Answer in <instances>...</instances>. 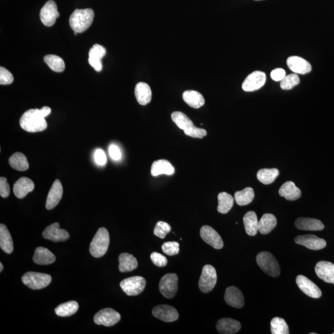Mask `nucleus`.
<instances>
[{
    "label": "nucleus",
    "mask_w": 334,
    "mask_h": 334,
    "mask_svg": "<svg viewBox=\"0 0 334 334\" xmlns=\"http://www.w3.org/2000/svg\"><path fill=\"white\" fill-rule=\"evenodd\" d=\"M51 111L52 110L48 106H43L41 109H31L22 115L19 124L26 132H43L47 129L48 126L45 118L50 114Z\"/></svg>",
    "instance_id": "nucleus-1"
},
{
    "label": "nucleus",
    "mask_w": 334,
    "mask_h": 334,
    "mask_svg": "<svg viewBox=\"0 0 334 334\" xmlns=\"http://www.w3.org/2000/svg\"><path fill=\"white\" fill-rule=\"evenodd\" d=\"M94 12L90 8L77 9L69 18V25L74 33H82L90 28L93 23Z\"/></svg>",
    "instance_id": "nucleus-2"
},
{
    "label": "nucleus",
    "mask_w": 334,
    "mask_h": 334,
    "mask_svg": "<svg viewBox=\"0 0 334 334\" xmlns=\"http://www.w3.org/2000/svg\"><path fill=\"white\" fill-rule=\"evenodd\" d=\"M171 119L188 136L202 139L207 134L206 130L195 127L190 118L181 111H174L171 114Z\"/></svg>",
    "instance_id": "nucleus-3"
},
{
    "label": "nucleus",
    "mask_w": 334,
    "mask_h": 334,
    "mask_svg": "<svg viewBox=\"0 0 334 334\" xmlns=\"http://www.w3.org/2000/svg\"><path fill=\"white\" fill-rule=\"evenodd\" d=\"M110 244V235L105 228L101 227L97 232L90 244L91 255L94 258H99L105 255Z\"/></svg>",
    "instance_id": "nucleus-4"
},
{
    "label": "nucleus",
    "mask_w": 334,
    "mask_h": 334,
    "mask_svg": "<svg viewBox=\"0 0 334 334\" xmlns=\"http://www.w3.org/2000/svg\"><path fill=\"white\" fill-rule=\"evenodd\" d=\"M256 262L259 267L266 274L272 277H277L280 273V267L277 260L272 254L263 251L256 256Z\"/></svg>",
    "instance_id": "nucleus-5"
},
{
    "label": "nucleus",
    "mask_w": 334,
    "mask_h": 334,
    "mask_svg": "<svg viewBox=\"0 0 334 334\" xmlns=\"http://www.w3.org/2000/svg\"><path fill=\"white\" fill-rule=\"evenodd\" d=\"M52 277L47 273L28 272L22 277V282L24 285L33 290L44 289L52 282Z\"/></svg>",
    "instance_id": "nucleus-6"
},
{
    "label": "nucleus",
    "mask_w": 334,
    "mask_h": 334,
    "mask_svg": "<svg viewBox=\"0 0 334 334\" xmlns=\"http://www.w3.org/2000/svg\"><path fill=\"white\" fill-rule=\"evenodd\" d=\"M146 280L141 276L125 278L120 282V287L128 296H136L144 291Z\"/></svg>",
    "instance_id": "nucleus-7"
},
{
    "label": "nucleus",
    "mask_w": 334,
    "mask_h": 334,
    "mask_svg": "<svg viewBox=\"0 0 334 334\" xmlns=\"http://www.w3.org/2000/svg\"><path fill=\"white\" fill-rule=\"evenodd\" d=\"M217 275L215 268L211 265L204 266L202 268L199 281L200 291L204 294L211 292L217 284Z\"/></svg>",
    "instance_id": "nucleus-8"
},
{
    "label": "nucleus",
    "mask_w": 334,
    "mask_h": 334,
    "mask_svg": "<svg viewBox=\"0 0 334 334\" xmlns=\"http://www.w3.org/2000/svg\"><path fill=\"white\" fill-rule=\"evenodd\" d=\"M178 281V277L176 273H167L160 281V292L167 299H173L177 292Z\"/></svg>",
    "instance_id": "nucleus-9"
},
{
    "label": "nucleus",
    "mask_w": 334,
    "mask_h": 334,
    "mask_svg": "<svg viewBox=\"0 0 334 334\" xmlns=\"http://www.w3.org/2000/svg\"><path fill=\"white\" fill-rule=\"evenodd\" d=\"M120 313L111 308L101 309L94 316V321L98 325L106 327L114 326L120 321Z\"/></svg>",
    "instance_id": "nucleus-10"
},
{
    "label": "nucleus",
    "mask_w": 334,
    "mask_h": 334,
    "mask_svg": "<svg viewBox=\"0 0 334 334\" xmlns=\"http://www.w3.org/2000/svg\"><path fill=\"white\" fill-rule=\"evenodd\" d=\"M60 16L58 11L57 4L53 0H49L41 9L40 13V20L43 25L51 27L54 25L56 20Z\"/></svg>",
    "instance_id": "nucleus-11"
},
{
    "label": "nucleus",
    "mask_w": 334,
    "mask_h": 334,
    "mask_svg": "<svg viewBox=\"0 0 334 334\" xmlns=\"http://www.w3.org/2000/svg\"><path fill=\"white\" fill-rule=\"evenodd\" d=\"M266 75L265 72L256 71L247 76L242 84V89L246 92H253L259 90L265 85Z\"/></svg>",
    "instance_id": "nucleus-12"
},
{
    "label": "nucleus",
    "mask_w": 334,
    "mask_h": 334,
    "mask_svg": "<svg viewBox=\"0 0 334 334\" xmlns=\"http://www.w3.org/2000/svg\"><path fill=\"white\" fill-rule=\"evenodd\" d=\"M152 314L157 319L166 323H171L178 319L177 310L173 306L167 304L158 305L152 309Z\"/></svg>",
    "instance_id": "nucleus-13"
},
{
    "label": "nucleus",
    "mask_w": 334,
    "mask_h": 334,
    "mask_svg": "<svg viewBox=\"0 0 334 334\" xmlns=\"http://www.w3.org/2000/svg\"><path fill=\"white\" fill-rule=\"evenodd\" d=\"M296 282L299 289L307 296L313 299H319L322 296L320 289L305 276L301 275L297 276Z\"/></svg>",
    "instance_id": "nucleus-14"
},
{
    "label": "nucleus",
    "mask_w": 334,
    "mask_h": 334,
    "mask_svg": "<svg viewBox=\"0 0 334 334\" xmlns=\"http://www.w3.org/2000/svg\"><path fill=\"white\" fill-rule=\"evenodd\" d=\"M42 235L45 239L55 243L67 241L70 237L68 232L60 229V224L57 222L48 226L43 232Z\"/></svg>",
    "instance_id": "nucleus-15"
},
{
    "label": "nucleus",
    "mask_w": 334,
    "mask_h": 334,
    "mask_svg": "<svg viewBox=\"0 0 334 334\" xmlns=\"http://www.w3.org/2000/svg\"><path fill=\"white\" fill-rule=\"evenodd\" d=\"M200 235L205 243L214 249H220L224 247V241L221 236L211 227L203 226L200 229Z\"/></svg>",
    "instance_id": "nucleus-16"
},
{
    "label": "nucleus",
    "mask_w": 334,
    "mask_h": 334,
    "mask_svg": "<svg viewBox=\"0 0 334 334\" xmlns=\"http://www.w3.org/2000/svg\"><path fill=\"white\" fill-rule=\"evenodd\" d=\"M295 243L306 247L311 250H320L326 246V241L324 239L314 235V234H306V235L298 236L295 239Z\"/></svg>",
    "instance_id": "nucleus-17"
},
{
    "label": "nucleus",
    "mask_w": 334,
    "mask_h": 334,
    "mask_svg": "<svg viewBox=\"0 0 334 334\" xmlns=\"http://www.w3.org/2000/svg\"><path fill=\"white\" fill-rule=\"evenodd\" d=\"M63 193H64V189H63L61 181L59 180H56L48 193L47 200H46V209L48 210L54 209L61 200Z\"/></svg>",
    "instance_id": "nucleus-18"
},
{
    "label": "nucleus",
    "mask_w": 334,
    "mask_h": 334,
    "mask_svg": "<svg viewBox=\"0 0 334 334\" xmlns=\"http://www.w3.org/2000/svg\"><path fill=\"white\" fill-rule=\"evenodd\" d=\"M106 53V50L103 46L99 44L93 45L89 50L88 62L89 65L97 72H100L103 69L101 59Z\"/></svg>",
    "instance_id": "nucleus-19"
},
{
    "label": "nucleus",
    "mask_w": 334,
    "mask_h": 334,
    "mask_svg": "<svg viewBox=\"0 0 334 334\" xmlns=\"http://www.w3.org/2000/svg\"><path fill=\"white\" fill-rule=\"evenodd\" d=\"M315 272L318 277L329 284H334V265L328 261H320L316 266Z\"/></svg>",
    "instance_id": "nucleus-20"
},
{
    "label": "nucleus",
    "mask_w": 334,
    "mask_h": 334,
    "mask_svg": "<svg viewBox=\"0 0 334 334\" xmlns=\"http://www.w3.org/2000/svg\"><path fill=\"white\" fill-rule=\"evenodd\" d=\"M287 64L289 69L295 74H306L312 70L311 65L308 62L297 56L290 57L287 59Z\"/></svg>",
    "instance_id": "nucleus-21"
},
{
    "label": "nucleus",
    "mask_w": 334,
    "mask_h": 334,
    "mask_svg": "<svg viewBox=\"0 0 334 334\" xmlns=\"http://www.w3.org/2000/svg\"><path fill=\"white\" fill-rule=\"evenodd\" d=\"M224 299L227 304L234 308H241L244 306L243 295L241 290L235 287L227 288L224 295Z\"/></svg>",
    "instance_id": "nucleus-22"
},
{
    "label": "nucleus",
    "mask_w": 334,
    "mask_h": 334,
    "mask_svg": "<svg viewBox=\"0 0 334 334\" xmlns=\"http://www.w3.org/2000/svg\"><path fill=\"white\" fill-rule=\"evenodd\" d=\"M34 183L31 179L27 177H21L14 183L13 192L14 195L19 199H23L34 190Z\"/></svg>",
    "instance_id": "nucleus-23"
},
{
    "label": "nucleus",
    "mask_w": 334,
    "mask_h": 334,
    "mask_svg": "<svg viewBox=\"0 0 334 334\" xmlns=\"http://www.w3.org/2000/svg\"><path fill=\"white\" fill-rule=\"evenodd\" d=\"M298 229L305 231H321L324 226L320 220L312 218L300 217L295 221Z\"/></svg>",
    "instance_id": "nucleus-24"
},
{
    "label": "nucleus",
    "mask_w": 334,
    "mask_h": 334,
    "mask_svg": "<svg viewBox=\"0 0 334 334\" xmlns=\"http://www.w3.org/2000/svg\"><path fill=\"white\" fill-rule=\"evenodd\" d=\"M241 328L238 321L231 318H223L218 321L216 328L220 334H234L238 333Z\"/></svg>",
    "instance_id": "nucleus-25"
},
{
    "label": "nucleus",
    "mask_w": 334,
    "mask_h": 334,
    "mask_svg": "<svg viewBox=\"0 0 334 334\" xmlns=\"http://www.w3.org/2000/svg\"><path fill=\"white\" fill-rule=\"evenodd\" d=\"M33 261L38 265H48L55 262L56 256L49 249L43 247H38L35 249Z\"/></svg>",
    "instance_id": "nucleus-26"
},
{
    "label": "nucleus",
    "mask_w": 334,
    "mask_h": 334,
    "mask_svg": "<svg viewBox=\"0 0 334 334\" xmlns=\"http://www.w3.org/2000/svg\"><path fill=\"white\" fill-rule=\"evenodd\" d=\"M135 96L140 105H146L151 101V89L147 83L143 82H139L135 86Z\"/></svg>",
    "instance_id": "nucleus-27"
},
{
    "label": "nucleus",
    "mask_w": 334,
    "mask_h": 334,
    "mask_svg": "<svg viewBox=\"0 0 334 334\" xmlns=\"http://www.w3.org/2000/svg\"><path fill=\"white\" fill-rule=\"evenodd\" d=\"M280 197H284L288 200H295L301 197V191L297 187L293 181H287L281 187L279 191Z\"/></svg>",
    "instance_id": "nucleus-28"
},
{
    "label": "nucleus",
    "mask_w": 334,
    "mask_h": 334,
    "mask_svg": "<svg viewBox=\"0 0 334 334\" xmlns=\"http://www.w3.org/2000/svg\"><path fill=\"white\" fill-rule=\"evenodd\" d=\"M175 173V168L167 160H159L155 161L151 167V175L157 176L162 174L171 175Z\"/></svg>",
    "instance_id": "nucleus-29"
},
{
    "label": "nucleus",
    "mask_w": 334,
    "mask_h": 334,
    "mask_svg": "<svg viewBox=\"0 0 334 334\" xmlns=\"http://www.w3.org/2000/svg\"><path fill=\"white\" fill-rule=\"evenodd\" d=\"M0 247L4 253L11 254L14 250L13 239L5 225H0Z\"/></svg>",
    "instance_id": "nucleus-30"
},
{
    "label": "nucleus",
    "mask_w": 334,
    "mask_h": 334,
    "mask_svg": "<svg viewBox=\"0 0 334 334\" xmlns=\"http://www.w3.org/2000/svg\"><path fill=\"white\" fill-rule=\"evenodd\" d=\"M118 261H119L118 268L121 272H131L137 267L138 263L136 259L129 253L121 254L118 257Z\"/></svg>",
    "instance_id": "nucleus-31"
},
{
    "label": "nucleus",
    "mask_w": 334,
    "mask_h": 334,
    "mask_svg": "<svg viewBox=\"0 0 334 334\" xmlns=\"http://www.w3.org/2000/svg\"><path fill=\"white\" fill-rule=\"evenodd\" d=\"M183 99L189 106L194 108H200L205 103L204 97L199 92L196 91L184 92Z\"/></svg>",
    "instance_id": "nucleus-32"
},
{
    "label": "nucleus",
    "mask_w": 334,
    "mask_h": 334,
    "mask_svg": "<svg viewBox=\"0 0 334 334\" xmlns=\"http://www.w3.org/2000/svg\"><path fill=\"white\" fill-rule=\"evenodd\" d=\"M243 223L244 229L248 235L254 236L258 234L259 221L255 212H247L243 217Z\"/></svg>",
    "instance_id": "nucleus-33"
},
{
    "label": "nucleus",
    "mask_w": 334,
    "mask_h": 334,
    "mask_svg": "<svg viewBox=\"0 0 334 334\" xmlns=\"http://www.w3.org/2000/svg\"><path fill=\"white\" fill-rule=\"evenodd\" d=\"M277 220L273 214H265L259 221L258 231L261 234H267L277 226Z\"/></svg>",
    "instance_id": "nucleus-34"
},
{
    "label": "nucleus",
    "mask_w": 334,
    "mask_h": 334,
    "mask_svg": "<svg viewBox=\"0 0 334 334\" xmlns=\"http://www.w3.org/2000/svg\"><path fill=\"white\" fill-rule=\"evenodd\" d=\"M217 210L219 213L226 214L231 210L234 204V198L229 193L222 192L218 195Z\"/></svg>",
    "instance_id": "nucleus-35"
},
{
    "label": "nucleus",
    "mask_w": 334,
    "mask_h": 334,
    "mask_svg": "<svg viewBox=\"0 0 334 334\" xmlns=\"http://www.w3.org/2000/svg\"><path fill=\"white\" fill-rule=\"evenodd\" d=\"M255 198V192L253 188L247 187L244 190L236 191L234 193V200L236 204L244 206V205H248L253 201Z\"/></svg>",
    "instance_id": "nucleus-36"
},
{
    "label": "nucleus",
    "mask_w": 334,
    "mask_h": 334,
    "mask_svg": "<svg viewBox=\"0 0 334 334\" xmlns=\"http://www.w3.org/2000/svg\"><path fill=\"white\" fill-rule=\"evenodd\" d=\"M9 163L12 168L18 171L28 170L30 165L26 157L21 152H16L9 159Z\"/></svg>",
    "instance_id": "nucleus-37"
},
{
    "label": "nucleus",
    "mask_w": 334,
    "mask_h": 334,
    "mask_svg": "<svg viewBox=\"0 0 334 334\" xmlns=\"http://www.w3.org/2000/svg\"><path fill=\"white\" fill-rule=\"evenodd\" d=\"M78 309L79 304L76 301H70L58 306L55 312L60 317H69L76 313Z\"/></svg>",
    "instance_id": "nucleus-38"
},
{
    "label": "nucleus",
    "mask_w": 334,
    "mask_h": 334,
    "mask_svg": "<svg viewBox=\"0 0 334 334\" xmlns=\"http://www.w3.org/2000/svg\"><path fill=\"white\" fill-rule=\"evenodd\" d=\"M279 175V171L277 168H264L258 171L257 178L260 182L265 185H270Z\"/></svg>",
    "instance_id": "nucleus-39"
},
{
    "label": "nucleus",
    "mask_w": 334,
    "mask_h": 334,
    "mask_svg": "<svg viewBox=\"0 0 334 334\" xmlns=\"http://www.w3.org/2000/svg\"><path fill=\"white\" fill-rule=\"evenodd\" d=\"M43 60L48 67L53 71L62 72L65 69V64L64 60L59 56L48 55L45 56Z\"/></svg>",
    "instance_id": "nucleus-40"
},
{
    "label": "nucleus",
    "mask_w": 334,
    "mask_h": 334,
    "mask_svg": "<svg viewBox=\"0 0 334 334\" xmlns=\"http://www.w3.org/2000/svg\"><path fill=\"white\" fill-rule=\"evenodd\" d=\"M271 333L272 334H289V329L284 319L276 317L270 322Z\"/></svg>",
    "instance_id": "nucleus-41"
},
{
    "label": "nucleus",
    "mask_w": 334,
    "mask_h": 334,
    "mask_svg": "<svg viewBox=\"0 0 334 334\" xmlns=\"http://www.w3.org/2000/svg\"><path fill=\"white\" fill-rule=\"evenodd\" d=\"M300 80L297 74L288 75L280 81V88L283 90H290L299 85Z\"/></svg>",
    "instance_id": "nucleus-42"
},
{
    "label": "nucleus",
    "mask_w": 334,
    "mask_h": 334,
    "mask_svg": "<svg viewBox=\"0 0 334 334\" xmlns=\"http://www.w3.org/2000/svg\"><path fill=\"white\" fill-rule=\"evenodd\" d=\"M171 227L167 222L159 221L157 223L154 230L155 235L161 239H164L167 234L170 233Z\"/></svg>",
    "instance_id": "nucleus-43"
},
{
    "label": "nucleus",
    "mask_w": 334,
    "mask_h": 334,
    "mask_svg": "<svg viewBox=\"0 0 334 334\" xmlns=\"http://www.w3.org/2000/svg\"><path fill=\"white\" fill-rule=\"evenodd\" d=\"M162 251L168 256L178 255L180 251V244L176 241L166 242L162 246Z\"/></svg>",
    "instance_id": "nucleus-44"
},
{
    "label": "nucleus",
    "mask_w": 334,
    "mask_h": 334,
    "mask_svg": "<svg viewBox=\"0 0 334 334\" xmlns=\"http://www.w3.org/2000/svg\"><path fill=\"white\" fill-rule=\"evenodd\" d=\"M14 77L13 74L4 67H0V84L1 85H9L13 83Z\"/></svg>",
    "instance_id": "nucleus-45"
},
{
    "label": "nucleus",
    "mask_w": 334,
    "mask_h": 334,
    "mask_svg": "<svg viewBox=\"0 0 334 334\" xmlns=\"http://www.w3.org/2000/svg\"><path fill=\"white\" fill-rule=\"evenodd\" d=\"M151 260L154 265L159 267H165V266H167V263H168V260H167L166 256L157 252H154L151 254Z\"/></svg>",
    "instance_id": "nucleus-46"
},
{
    "label": "nucleus",
    "mask_w": 334,
    "mask_h": 334,
    "mask_svg": "<svg viewBox=\"0 0 334 334\" xmlns=\"http://www.w3.org/2000/svg\"><path fill=\"white\" fill-rule=\"evenodd\" d=\"M10 194V187H9L6 178H0V195L3 198H8Z\"/></svg>",
    "instance_id": "nucleus-47"
},
{
    "label": "nucleus",
    "mask_w": 334,
    "mask_h": 334,
    "mask_svg": "<svg viewBox=\"0 0 334 334\" xmlns=\"http://www.w3.org/2000/svg\"><path fill=\"white\" fill-rule=\"evenodd\" d=\"M95 160L97 164L99 165V166H105L107 159H106V155L103 150L100 149L97 150L95 153Z\"/></svg>",
    "instance_id": "nucleus-48"
},
{
    "label": "nucleus",
    "mask_w": 334,
    "mask_h": 334,
    "mask_svg": "<svg viewBox=\"0 0 334 334\" xmlns=\"http://www.w3.org/2000/svg\"><path fill=\"white\" fill-rule=\"evenodd\" d=\"M286 76V73L284 69L277 68L273 69L270 73V77L274 81H281Z\"/></svg>",
    "instance_id": "nucleus-49"
},
{
    "label": "nucleus",
    "mask_w": 334,
    "mask_h": 334,
    "mask_svg": "<svg viewBox=\"0 0 334 334\" xmlns=\"http://www.w3.org/2000/svg\"><path fill=\"white\" fill-rule=\"evenodd\" d=\"M109 154L111 158L114 161H119L122 158V154H121L120 149L114 144L111 145L109 147Z\"/></svg>",
    "instance_id": "nucleus-50"
},
{
    "label": "nucleus",
    "mask_w": 334,
    "mask_h": 334,
    "mask_svg": "<svg viewBox=\"0 0 334 334\" xmlns=\"http://www.w3.org/2000/svg\"><path fill=\"white\" fill-rule=\"evenodd\" d=\"M3 269V264L0 263V272H2V270Z\"/></svg>",
    "instance_id": "nucleus-51"
},
{
    "label": "nucleus",
    "mask_w": 334,
    "mask_h": 334,
    "mask_svg": "<svg viewBox=\"0 0 334 334\" xmlns=\"http://www.w3.org/2000/svg\"><path fill=\"white\" fill-rule=\"evenodd\" d=\"M77 33H74V35H77Z\"/></svg>",
    "instance_id": "nucleus-52"
},
{
    "label": "nucleus",
    "mask_w": 334,
    "mask_h": 334,
    "mask_svg": "<svg viewBox=\"0 0 334 334\" xmlns=\"http://www.w3.org/2000/svg\"><path fill=\"white\" fill-rule=\"evenodd\" d=\"M255 1H261V0H255Z\"/></svg>",
    "instance_id": "nucleus-53"
},
{
    "label": "nucleus",
    "mask_w": 334,
    "mask_h": 334,
    "mask_svg": "<svg viewBox=\"0 0 334 334\" xmlns=\"http://www.w3.org/2000/svg\"><path fill=\"white\" fill-rule=\"evenodd\" d=\"M334 334V333H333Z\"/></svg>",
    "instance_id": "nucleus-54"
}]
</instances>
